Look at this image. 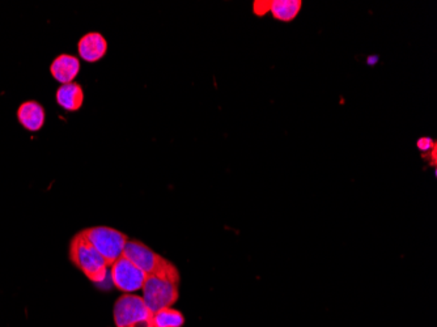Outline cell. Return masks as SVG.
I'll return each mask as SVG.
<instances>
[{
    "instance_id": "obj_1",
    "label": "cell",
    "mask_w": 437,
    "mask_h": 327,
    "mask_svg": "<svg viewBox=\"0 0 437 327\" xmlns=\"http://www.w3.org/2000/svg\"><path fill=\"white\" fill-rule=\"evenodd\" d=\"M123 255L135 263L147 276H157L180 286L181 276L178 269L170 260L148 248L146 243L136 240L127 241Z\"/></svg>"
},
{
    "instance_id": "obj_2",
    "label": "cell",
    "mask_w": 437,
    "mask_h": 327,
    "mask_svg": "<svg viewBox=\"0 0 437 327\" xmlns=\"http://www.w3.org/2000/svg\"><path fill=\"white\" fill-rule=\"evenodd\" d=\"M68 257L71 263L78 267L92 283L100 284L107 279L109 266L83 232H79L72 237L69 242Z\"/></svg>"
},
{
    "instance_id": "obj_3",
    "label": "cell",
    "mask_w": 437,
    "mask_h": 327,
    "mask_svg": "<svg viewBox=\"0 0 437 327\" xmlns=\"http://www.w3.org/2000/svg\"><path fill=\"white\" fill-rule=\"evenodd\" d=\"M116 327H154V313L142 296L123 293L113 309Z\"/></svg>"
},
{
    "instance_id": "obj_4",
    "label": "cell",
    "mask_w": 437,
    "mask_h": 327,
    "mask_svg": "<svg viewBox=\"0 0 437 327\" xmlns=\"http://www.w3.org/2000/svg\"><path fill=\"white\" fill-rule=\"evenodd\" d=\"M81 232L100 253V255L105 260L109 267L123 255L128 241L125 233L105 225L90 227Z\"/></svg>"
},
{
    "instance_id": "obj_5",
    "label": "cell",
    "mask_w": 437,
    "mask_h": 327,
    "mask_svg": "<svg viewBox=\"0 0 437 327\" xmlns=\"http://www.w3.org/2000/svg\"><path fill=\"white\" fill-rule=\"evenodd\" d=\"M142 291V298L152 313L161 309L172 308L180 298L177 284L157 276H148Z\"/></svg>"
},
{
    "instance_id": "obj_6",
    "label": "cell",
    "mask_w": 437,
    "mask_h": 327,
    "mask_svg": "<svg viewBox=\"0 0 437 327\" xmlns=\"http://www.w3.org/2000/svg\"><path fill=\"white\" fill-rule=\"evenodd\" d=\"M110 276L114 287L123 293H134L143 288L148 278L135 263H133L125 255L118 258L110 266Z\"/></svg>"
},
{
    "instance_id": "obj_7",
    "label": "cell",
    "mask_w": 437,
    "mask_h": 327,
    "mask_svg": "<svg viewBox=\"0 0 437 327\" xmlns=\"http://www.w3.org/2000/svg\"><path fill=\"white\" fill-rule=\"evenodd\" d=\"M78 51L80 58L88 63H96L107 55V41L101 33L90 32L79 41Z\"/></svg>"
},
{
    "instance_id": "obj_8",
    "label": "cell",
    "mask_w": 437,
    "mask_h": 327,
    "mask_svg": "<svg viewBox=\"0 0 437 327\" xmlns=\"http://www.w3.org/2000/svg\"><path fill=\"white\" fill-rule=\"evenodd\" d=\"M18 119L20 125L30 133L39 131L46 121L45 107L37 101H25L18 109Z\"/></svg>"
},
{
    "instance_id": "obj_9",
    "label": "cell",
    "mask_w": 437,
    "mask_h": 327,
    "mask_svg": "<svg viewBox=\"0 0 437 327\" xmlns=\"http://www.w3.org/2000/svg\"><path fill=\"white\" fill-rule=\"evenodd\" d=\"M80 72V60L71 54H60L50 65V74L62 86L75 81Z\"/></svg>"
},
{
    "instance_id": "obj_10",
    "label": "cell",
    "mask_w": 437,
    "mask_h": 327,
    "mask_svg": "<svg viewBox=\"0 0 437 327\" xmlns=\"http://www.w3.org/2000/svg\"><path fill=\"white\" fill-rule=\"evenodd\" d=\"M57 104L67 112H78L84 104V91L83 87L74 81L69 84H63L58 88L55 93Z\"/></svg>"
},
{
    "instance_id": "obj_11",
    "label": "cell",
    "mask_w": 437,
    "mask_h": 327,
    "mask_svg": "<svg viewBox=\"0 0 437 327\" xmlns=\"http://www.w3.org/2000/svg\"><path fill=\"white\" fill-rule=\"evenodd\" d=\"M302 8V0H271L272 18L282 22H291Z\"/></svg>"
},
{
    "instance_id": "obj_12",
    "label": "cell",
    "mask_w": 437,
    "mask_h": 327,
    "mask_svg": "<svg viewBox=\"0 0 437 327\" xmlns=\"http://www.w3.org/2000/svg\"><path fill=\"white\" fill-rule=\"evenodd\" d=\"M185 323L184 314L173 308H164L154 313V327H182Z\"/></svg>"
},
{
    "instance_id": "obj_13",
    "label": "cell",
    "mask_w": 437,
    "mask_h": 327,
    "mask_svg": "<svg viewBox=\"0 0 437 327\" xmlns=\"http://www.w3.org/2000/svg\"><path fill=\"white\" fill-rule=\"evenodd\" d=\"M271 10V0H255L253 3V12L255 16L263 18Z\"/></svg>"
},
{
    "instance_id": "obj_14",
    "label": "cell",
    "mask_w": 437,
    "mask_h": 327,
    "mask_svg": "<svg viewBox=\"0 0 437 327\" xmlns=\"http://www.w3.org/2000/svg\"><path fill=\"white\" fill-rule=\"evenodd\" d=\"M436 145V142L433 139H431V138H420V139H418V142H417V147L422 152H429Z\"/></svg>"
}]
</instances>
